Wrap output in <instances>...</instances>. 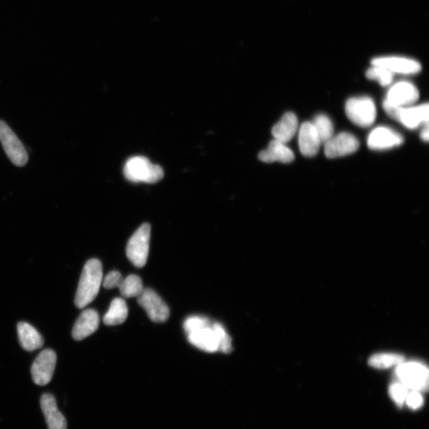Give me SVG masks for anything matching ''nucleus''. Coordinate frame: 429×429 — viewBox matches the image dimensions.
I'll use <instances>...</instances> for the list:
<instances>
[{
    "instance_id": "obj_13",
    "label": "nucleus",
    "mask_w": 429,
    "mask_h": 429,
    "mask_svg": "<svg viewBox=\"0 0 429 429\" xmlns=\"http://www.w3.org/2000/svg\"><path fill=\"white\" fill-rule=\"evenodd\" d=\"M40 405L49 429H67V421L57 408L53 394L44 393L41 397Z\"/></svg>"
},
{
    "instance_id": "obj_29",
    "label": "nucleus",
    "mask_w": 429,
    "mask_h": 429,
    "mask_svg": "<svg viewBox=\"0 0 429 429\" xmlns=\"http://www.w3.org/2000/svg\"><path fill=\"white\" fill-rule=\"evenodd\" d=\"M124 278L118 271H112L102 281L103 286L107 289L119 288Z\"/></svg>"
},
{
    "instance_id": "obj_7",
    "label": "nucleus",
    "mask_w": 429,
    "mask_h": 429,
    "mask_svg": "<svg viewBox=\"0 0 429 429\" xmlns=\"http://www.w3.org/2000/svg\"><path fill=\"white\" fill-rule=\"evenodd\" d=\"M138 303L154 322L163 323L170 317L169 307L152 289H143L138 297Z\"/></svg>"
},
{
    "instance_id": "obj_18",
    "label": "nucleus",
    "mask_w": 429,
    "mask_h": 429,
    "mask_svg": "<svg viewBox=\"0 0 429 429\" xmlns=\"http://www.w3.org/2000/svg\"><path fill=\"white\" fill-rule=\"evenodd\" d=\"M428 104L414 108L400 109L398 121L408 127L409 129H414L422 124H428L429 118Z\"/></svg>"
},
{
    "instance_id": "obj_31",
    "label": "nucleus",
    "mask_w": 429,
    "mask_h": 429,
    "mask_svg": "<svg viewBox=\"0 0 429 429\" xmlns=\"http://www.w3.org/2000/svg\"><path fill=\"white\" fill-rule=\"evenodd\" d=\"M421 137L423 141L428 142L429 138V131L428 124L425 126V129L422 131Z\"/></svg>"
},
{
    "instance_id": "obj_1",
    "label": "nucleus",
    "mask_w": 429,
    "mask_h": 429,
    "mask_svg": "<svg viewBox=\"0 0 429 429\" xmlns=\"http://www.w3.org/2000/svg\"><path fill=\"white\" fill-rule=\"evenodd\" d=\"M103 281V266L100 260L88 261L81 274L75 297V305L78 309H84L97 297Z\"/></svg>"
},
{
    "instance_id": "obj_26",
    "label": "nucleus",
    "mask_w": 429,
    "mask_h": 429,
    "mask_svg": "<svg viewBox=\"0 0 429 429\" xmlns=\"http://www.w3.org/2000/svg\"><path fill=\"white\" fill-rule=\"evenodd\" d=\"M367 78L379 81L382 86H387L392 83L393 74L384 67L372 66L367 72Z\"/></svg>"
},
{
    "instance_id": "obj_24",
    "label": "nucleus",
    "mask_w": 429,
    "mask_h": 429,
    "mask_svg": "<svg viewBox=\"0 0 429 429\" xmlns=\"http://www.w3.org/2000/svg\"><path fill=\"white\" fill-rule=\"evenodd\" d=\"M314 126L321 143H326L333 137L334 127L331 119L326 115H319L312 123Z\"/></svg>"
},
{
    "instance_id": "obj_3",
    "label": "nucleus",
    "mask_w": 429,
    "mask_h": 429,
    "mask_svg": "<svg viewBox=\"0 0 429 429\" xmlns=\"http://www.w3.org/2000/svg\"><path fill=\"white\" fill-rule=\"evenodd\" d=\"M150 240V226L148 224H144L127 242L126 256L136 268H143L147 262Z\"/></svg>"
},
{
    "instance_id": "obj_10",
    "label": "nucleus",
    "mask_w": 429,
    "mask_h": 429,
    "mask_svg": "<svg viewBox=\"0 0 429 429\" xmlns=\"http://www.w3.org/2000/svg\"><path fill=\"white\" fill-rule=\"evenodd\" d=\"M372 66L384 67L393 74H416L421 71L419 62L401 57H377L372 61Z\"/></svg>"
},
{
    "instance_id": "obj_8",
    "label": "nucleus",
    "mask_w": 429,
    "mask_h": 429,
    "mask_svg": "<svg viewBox=\"0 0 429 429\" xmlns=\"http://www.w3.org/2000/svg\"><path fill=\"white\" fill-rule=\"evenodd\" d=\"M56 363L57 355L53 350L45 349L41 352L31 367V375L34 384L38 386L49 384L53 378Z\"/></svg>"
},
{
    "instance_id": "obj_16",
    "label": "nucleus",
    "mask_w": 429,
    "mask_h": 429,
    "mask_svg": "<svg viewBox=\"0 0 429 429\" xmlns=\"http://www.w3.org/2000/svg\"><path fill=\"white\" fill-rule=\"evenodd\" d=\"M190 344L202 351L214 353L219 351V342L216 333L210 326L196 330L188 334Z\"/></svg>"
},
{
    "instance_id": "obj_27",
    "label": "nucleus",
    "mask_w": 429,
    "mask_h": 429,
    "mask_svg": "<svg viewBox=\"0 0 429 429\" xmlns=\"http://www.w3.org/2000/svg\"><path fill=\"white\" fill-rule=\"evenodd\" d=\"M211 321L206 317H190L185 320L184 323V329L187 334L196 331L201 328L210 326Z\"/></svg>"
},
{
    "instance_id": "obj_17",
    "label": "nucleus",
    "mask_w": 429,
    "mask_h": 429,
    "mask_svg": "<svg viewBox=\"0 0 429 429\" xmlns=\"http://www.w3.org/2000/svg\"><path fill=\"white\" fill-rule=\"evenodd\" d=\"M259 159L266 163L275 161L291 163L294 160V154L285 144L275 139L270 143L268 148L260 152Z\"/></svg>"
},
{
    "instance_id": "obj_12",
    "label": "nucleus",
    "mask_w": 429,
    "mask_h": 429,
    "mask_svg": "<svg viewBox=\"0 0 429 429\" xmlns=\"http://www.w3.org/2000/svg\"><path fill=\"white\" fill-rule=\"evenodd\" d=\"M403 138L398 133L380 126L370 133L368 137V147L371 150H381L398 147L403 143Z\"/></svg>"
},
{
    "instance_id": "obj_19",
    "label": "nucleus",
    "mask_w": 429,
    "mask_h": 429,
    "mask_svg": "<svg viewBox=\"0 0 429 429\" xmlns=\"http://www.w3.org/2000/svg\"><path fill=\"white\" fill-rule=\"evenodd\" d=\"M298 119L297 115L287 112L272 129V135L275 140L284 144L291 140L298 131Z\"/></svg>"
},
{
    "instance_id": "obj_9",
    "label": "nucleus",
    "mask_w": 429,
    "mask_h": 429,
    "mask_svg": "<svg viewBox=\"0 0 429 429\" xmlns=\"http://www.w3.org/2000/svg\"><path fill=\"white\" fill-rule=\"evenodd\" d=\"M359 148L358 139L349 133H340L326 143L324 154L328 159L340 158L357 152Z\"/></svg>"
},
{
    "instance_id": "obj_6",
    "label": "nucleus",
    "mask_w": 429,
    "mask_h": 429,
    "mask_svg": "<svg viewBox=\"0 0 429 429\" xmlns=\"http://www.w3.org/2000/svg\"><path fill=\"white\" fill-rule=\"evenodd\" d=\"M0 142L6 154L15 165L22 166L27 163L28 155L24 146L3 121H0Z\"/></svg>"
},
{
    "instance_id": "obj_11",
    "label": "nucleus",
    "mask_w": 429,
    "mask_h": 429,
    "mask_svg": "<svg viewBox=\"0 0 429 429\" xmlns=\"http://www.w3.org/2000/svg\"><path fill=\"white\" fill-rule=\"evenodd\" d=\"M419 99V92L411 83L399 82L388 92L386 101L393 106L403 108L414 104Z\"/></svg>"
},
{
    "instance_id": "obj_28",
    "label": "nucleus",
    "mask_w": 429,
    "mask_h": 429,
    "mask_svg": "<svg viewBox=\"0 0 429 429\" xmlns=\"http://www.w3.org/2000/svg\"><path fill=\"white\" fill-rule=\"evenodd\" d=\"M408 389L402 384H394L390 388V394L398 405H402L407 397Z\"/></svg>"
},
{
    "instance_id": "obj_21",
    "label": "nucleus",
    "mask_w": 429,
    "mask_h": 429,
    "mask_svg": "<svg viewBox=\"0 0 429 429\" xmlns=\"http://www.w3.org/2000/svg\"><path fill=\"white\" fill-rule=\"evenodd\" d=\"M129 316V309L123 298H115L110 308L103 317V323L108 326H118L126 321Z\"/></svg>"
},
{
    "instance_id": "obj_22",
    "label": "nucleus",
    "mask_w": 429,
    "mask_h": 429,
    "mask_svg": "<svg viewBox=\"0 0 429 429\" xmlns=\"http://www.w3.org/2000/svg\"><path fill=\"white\" fill-rule=\"evenodd\" d=\"M405 361V358L401 355L393 353H382L377 354V355L370 357L368 361L370 366L386 369L393 366H398Z\"/></svg>"
},
{
    "instance_id": "obj_5",
    "label": "nucleus",
    "mask_w": 429,
    "mask_h": 429,
    "mask_svg": "<svg viewBox=\"0 0 429 429\" xmlns=\"http://www.w3.org/2000/svg\"><path fill=\"white\" fill-rule=\"evenodd\" d=\"M397 375L407 389L420 392L428 387V370L421 363L403 362L398 366Z\"/></svg>"
},
{
    "instance_id": "obj_30",
    "label": "nucleus",
    "mask_w": 429,
    "mask_h": 429,
    "mask_svg": "<svg viewBox=\"0 0 429 429\" xmlns=\"http://www.w3.org/2000/svg\"><path fill=\"white\" fill-rule=\"evenodd\" d=\"M405 402L411 409H417L422 407L423 398L419 391H412V392L408 393Z\"/></svg>"
},
{
    "instance_id": "obj_20",
    "label": "nucleus",
    "mask_w": 429,
    "mask_h": 429,
    "mask_svg": "<svg viewBox=\"0 0 429 429\" xmlns=\"http://www.w3.org/2000/svg\"><path fill=\"white\" fill-rule=\"evenodd\" d=\"M19 340L21 347L27 351L40 349L44 345L43 335L30 323L20 322L18 326Z\"/></svg>"
},
{
    "instance_id": "obj_15",
    "label": "nucleus",
    "mask_w": 429,
    "mask_h": 429,
    "mask_svg": "<svg viewBox=\"0 0 429 429\" xmlns=\"http://www.w3.org/2000/svg\"><path fill=\"white\" fill-rule=\"evenodd\" d=\"M298 139L301 154L305 157H313L317 154L322 143L312 123L306 122L301 125Z\"/></svg>"
},
{
    "instance_id": "obj_4",
    "label": "nucleus",
    "mask_w": 429,
    "mask_h": 429,
    "mask_svg": "<svg viewBox=\"0 0 429 429\" xmlns=\"http://www.w3.org/2000/svg\"><path fill=\"white\" fill-rule=\"evenodd\" d=\"M346 113L352 123L361 127H368L375 123L376 108L369 97L351 98L346 103Z\"/></svg>"
},
{
    "instance_id": "obj_25",
    "label": "nucleus",
    "mask_w": 429,
    "mask_h": 429,
    "mask_svg": "<svg viewBox=\"0 0 429 429\" xmlns=\"http://www.w3.org/2000/svg\"><path fill=\"white\" fill-rule=\"evenodd\" d=\"M212 328L216 333L219 342V351L230 354L233 351V340L221 323H212Z\"/></svg>"
},
{
    "instance_id": "obj_14",
    "label": "nucleus",
    "mask_w": 429,
    "mask_h": 429,
    "mask_svg": "<svg viewBox=\"0 0 429 429\" xmlns=\"http://www.w3.org/2000/svg\"><path fill=\"white\" fill-rule=\"evenodd\" d=\"M100 324V317L94 310H86L80 315L73 328V337L80 341L96 333Z\"/></svg>"
},
{
    "instance_id": "obj_23",
    "label": "nucleus",
    "mask_w": 429,
    "mask_h": 429,
    "mask_svg": "<svg viewBox=\"0 0 429 429\" xmlns=\"http://www.w3.org/2000/svg\"><path fill=\"white\" fill-rule=\"evenodd\" d=\"M119 289L125 298H138L144 289L141 278L136 275L126 277L122 281Z\"/></svg>"
},
{
    "instance_id": "obj_2",
    "label": "nucleus",
    "mask_w": 429,
    "mask_h": 429,
    "mask_svg": "<svg viewBox=\"0 0 429 429\" xmlns=\"http://www.w3.org/2000/svg\"><path fill=\"white\" fill-rule=\"evenodd\" d=\"M124 176L131 182L154 184L164 177L163 170L143 156L132 157L124 166Z\"/></svg>"
}]
</instances>
